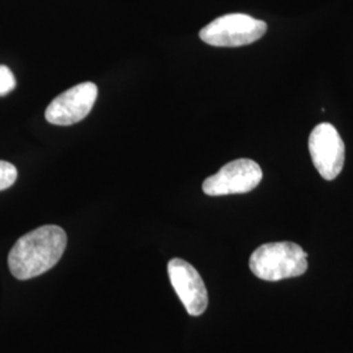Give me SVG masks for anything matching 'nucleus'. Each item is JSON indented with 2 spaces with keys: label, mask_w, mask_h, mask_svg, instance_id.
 <instances>
[{
  "label": "nucleus",
  "mask_w": 353,
  "mask_h": 353,
  "mask_svg": "<svg viewBox=\"0 0 353 353\" xmlns=\"http://www.w3.org/2000/svg\"><path fill=\"white\" fill-rule=\"evenodd\" d=\"M16 87V79L7 65L0 64V97L7 96Z\"/></svg>",
  "instance_id": "1a4fd4ad"
},
{
  "label": "nucleus",
  "mask_w": 353,
  "mask_h": 353,
  "mask_svg": "<svg viewBox=\"0 0 353 353\" xmlns=\"http://www.w3.org/2000/svg\"><path fill=\"white\" fill-rule=\"evenodd\" d=\"M67 246V234L58 225H43L20 237L8 254V267L19 280L36 278L57 265Z\"/></svg>",
  "instance_id": "f257e3e1"
},
{
  "label": "nucleus",
  "mask_w": 353,
  "mask_h": 353,
  "mask_svg": "<svg viewBox=\"0 0 353 353\" xmlns=\"http://www.w3.org/2000/svg\"><path fill=\"white\" fill-rule=\"evenodd\" d=\"M267 24L245 13H228L217 17L199 32L203 42L216 48H240L263 37Z\"/></svg>",
  "instance_id": "7ed1b4c3"
},
{
  "label": "nucleus",
  "mask_w": 353,
  "mask_h": 353,
  "mask_svg": "<svg viewBox=\"0 0 353 353\" xmlns=\"http://www.w3.org/2000/svg\"><path fill=\"white\" fill-rule=\"evenodd\" d=\"M249 265L256 278L265 281L301 276L307 270V252L294 242H271L255 249Z\"/></svg>",
  "instance_id": "f03ea898"
},
{
  "label": "nucleus",
  "mask_w": 353,
  "mask_h": 353,
  "mask_svg": "<svg viewBox=\"0 0 353 353\" xmlns=\"http://www.w3.org/2000/svg\"><path fill=\"white\" fill-rule=\"evenodd\" d=\"M99 89L93 83H81L55 97L46 108L45 118L51 125L71 126L83 121L97 100Z\"/></svg>",
  "instance_id": "423d86ee"
},
{
  "label": "nucleus",
  "mask_w": 353,
  "mask_h": 353,
  "mask_svg": "<svg viewBox=\"0 0 353 353\" xmlns=\"http://www.w3.org/2000/svg\"><path fill=\"white\" fill-rule=\"evenodd\" d=\"M309 152L322 178L332 181L341 174L345 147L341 134L331 123H321L314 127L309 137Z\"/></svg>",
  "instance_id": "39448f33"
},
{
  "label": "nucleus",
  "mask_w": 353,
  "mask_h": 353,
  "mask_svg": "<svg viewBox=\"0 0 353 353\" xmlns=\"http://www.w3.org/2000/svg\"><path fill=\"white\" fill-rule=\"evenodd\" d=\"M263 178L261 166L249 159H239L224 165L214 176L203 182L208 196L245 194L255 189Z\"/></svg>",
  "instance_id": "20e7f679"
},
{
  "label": "nucleus",
  "mask_w": 353,
  "mask_h": 353,
  "mask_svg": "<svg viewBox=\"0 0 353 353\" xmlns=\"http://www.w3.org/2000/svg\"><path fill=\"white\" fill-rule=\"evenodd\" d=\"M17 179V169L14 165L0 160V191L10 189Z\"/></svg>",
  "instance_id": "6e6552de"
},
{
  "label": "nucleus",
  "mask_w": 353,
  "mask_h": 353,
  "mask_svg": "<svg viewBox=\"0 0 353 353\" xmlns=\"http://www.w3.org/2000/svg\"><path fill=\"white\" fill-rule=\"evenodd\" d=\"M168 274L186 312L190 316H202L208 306V293L201 274L181 258L168 263Z\"/></svg>",
  "instance_id": "0eeeda50"
}]
</instances>
